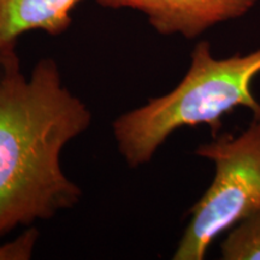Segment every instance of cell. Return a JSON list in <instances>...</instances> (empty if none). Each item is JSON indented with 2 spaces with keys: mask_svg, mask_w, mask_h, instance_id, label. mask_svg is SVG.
Here are the masks:
<instances>
[{
  "mask_svg": "<svg viewBox=\"0 0 260 260\" xmlns=\"http://www.w3.org/2000/svg\"><path fill=\"white\" fill-rule=\"evenodd\" d=\"M81 0H0V59L17 53L21 35L41 30L59 35L71 24Z\"/></svg>",
  "mask_w": 260,
  "mask_h": 260,
  "instance_id": "cell-5",
  "label": "cell"
},
{
  "mask_svg": "<svg viewBox=\"0 0 260 260\" xmlns=\"http://www.w3.org/2000/svg\"><path fill=\"white\" fill-rule=\"evenodd\" d=\"M258 74L260 48L217 59L210 42H199L190 54L189 69L174 89L115 119L118 152L130 168H138L151 161L169 136L183 126L206 124L214 138L223 117L239 107L260 118V103L252 89Z\"/></svg>",
  "mask_w": 260,
  "mask_h": 260,
  "instance_id": "cell-2",
  "label": "cell"
},
{
  "mask_svg": "<svg viewBox=\"0 0 260 260\" xmlns=\"http://www.w3.org/2000/svg\"><path fill=\"white\" fill-rule=\"evenodd\" d=\"M0 239L73 209L82 190L64 174L65 146L92 124L87 104L45 58L29 77L17 53L0 59Z\"/></svg>",
  "mask_w": 260,
  "mask_h": 260,
  "instance_id": "cell-1",
  "label": "cell"
},
{
  "mask_svg": "<svg viewBox=\"0 0 260 260\" xmlns=\"http://www.w3.org/2000/svg\"><path fill=\"white\" fill-rule=\"evenodd\" d=\"M220 255L224 260H260V211L229 230Z\"/></svg>",
  "mask_w": 260,
  "mask_h": 260,
  "instance_id": "cell-6",
  "label": "cell"
},
{
  "mask_svg": "<svg viewBox=\"0 0 260 260\" xmlns=\"http://www.w3.org/2000/svg\"><path fill=\"white\" fill-rule=\"evenodd\" d=\"M110 9H132L144 14L162 35L194 39L213 25L241 17L256 0H96Z\"/></svg>",
  "mask_w": 260,
  "mask_h": 260,
  "instance_id": "cell-4",
  "label": "cell"
},
{
  "mask_svg": "<svg viewBox=\"0 0 260 260\" xmlns=\"http://www.w3.org/2000/svg\"><path fill=\"white\" fill-rule=\"evenodd\" d=\"M214 164V178L191 207L174 260H203L220 234L260 211V118L241 134H222L195 149Z\"/></svg>",
  "mask_w": 260,
  "mask_h": 260,
  "instance_id": "cell-3",
  "label": "cell"
}]
</instances>
